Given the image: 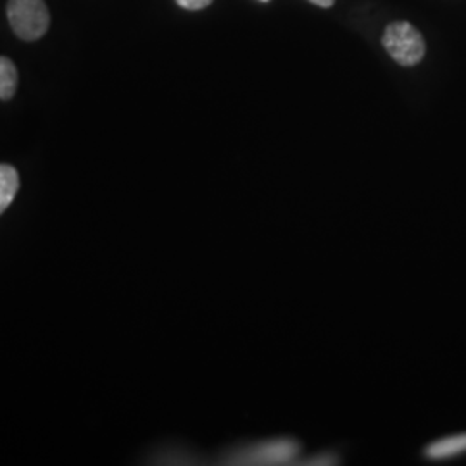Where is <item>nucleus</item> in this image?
<instances>
[{
  "label": "nucleus",
  "instance_id": "obj_1",
  "mask_svg": "<svg viewBox=\"0 0 466 466\" xmlns=\"http://www.w3.org/2000/svg\"><path fill=\"white\" fill-rule=\"evenodd\" d=\"M300 446L290 437L267 439L230 451L225 458L227 465L237 466H283L296 463Z\"/></svg>",
  "mask_w": 466,
  "mask_h": 466
},
{
  "label": "nucleus",
  "instance_id": "obj_2",
  "mask_svg": "<svg viewBox=\"0 0 466 466\" xmlns=\"http://www.w3.org/2000/svg\"><path fill=\"white\" fill-rule=\"evenodd\" d=\"M383 49L400 66H417L425 57L427 46L417 28L406 21L390 23L382 36Z\"/></svg>",
  "mask_w": 466,
  "mask_h": 466
},
{
  "label": "nucleus",
  "instance_id": "obj_3",
  "mask_svg": "<svg viewBox=\"0 0 466 466\" xmlns=\"http://www.w3.org/2000/svg\"><path fill=\"white\" fill-rule=\"evenodd\" d=\"M7 17L13 32L25 42H35L49 30L50 13L44 0H9Z\"/></svg>",
  "mask_w": 466,
  "mask_h": 466
},
{
  "label": "nucleus",
  "instance_id": "obj_4",
  "mask_svg": "<svg viewBox=\"0 0 466 466\" xmlns=\"http://www.w3.org/2000/svg\"><path fill=\"white\" fill-rule=\"evenodd\" d=\"M463 452H466V433H458L429 444L425 456L429 460H448Z\"/></svg>",
  "mask_w": 466,
  "mask_h": 466
},
{
  "label": "nucleus",
  "instance_id": "obj_5",
  "mask_svg": "<svg viewBox=\"0 0 466 466\" xmlns=\"http://www.w3.org/2000/svg\"><path fill=\"white\" fill-rule=\"evenodd\" d=\"M19 188V175L9 165H0V215L15 200Z\"/></svg>",
  "mask_w": 466,
  "mask_h": 466
},
{
  "label": "nucleus",
  "instance_id": "obj_6",
  "mask_svg": "<svg viewBox=\"0 0 466 466\" xmlns=\"http://www.w3.org/2000/svg\"><path fill=\"white\" fill-rule=\"evenodd\" d=\"M17 90V69L9 57L0 56V100L15 97Z\"/></svg>",
  "mask_w": 466,
  "mask_h": 466
},
{
  "label": "nucleus",
  "instance_id": "obj_7",
  "mask_svg": "<svg viewBox=\"0 0 466 466\" xmlns=\"http://www.w3.org/2000/svg\"><path fill=\"white\" fill-rule=\"evenodd\" d=\"M177 4L188 11H199L213 4V0H177Z\"/></svg>",
  "mask_w": 466,
  "mask_h": 466
},
{
  "label": "nucleus",
  "instance_id": "obj_8",
  "mask_svg": "<svg viewBox=\"0 0 466 466\" xmlns=\"http://www.w3.org/2000/svg\"><path fill=\"white\" fill-rule=\"evenodd\" d=\"M304 463H308V465H335L337 461H335V456L333 454H318L315 458H309L308 461H304Z\"/></svg>",
  "mask_w": 466,
  "mask_h": 466
},
{
  "label": "nucleus",
  "instance_id": "obj_9",
  "mask_svg": "<svg viewBox=\"0 0 466 466\" xmlns=\"http://www.w3.org/2000/svg\"><path fill=\"white\" fill-rule=\"evenodd\" d=\"M309 2H313L318 7H332L335 0H309Z\"/></svg>",
  "mask_w": 466,
  "mask_h": 466
},
{
  "label": "nucleus",
  "instance_id": "obj_10",
  "mask_svg": "<svg viewBox=\"0 0 466 466\" xmlns=\"http://www.w3.org/2000/svg\"><path fill=\"white\" fill-rule=\"evenodd\" d=\"M265 2H267V0H265Z\"/></svg>",
  "mask_w": 466,
  "mask_h": 466
}]
</instances>
